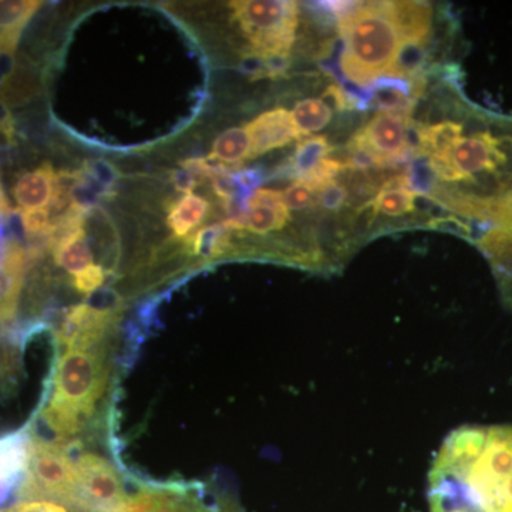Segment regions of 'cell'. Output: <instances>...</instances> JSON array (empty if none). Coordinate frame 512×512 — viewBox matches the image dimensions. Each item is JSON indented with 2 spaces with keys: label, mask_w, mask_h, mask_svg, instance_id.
Returning <instances> with one entry per match:
<instances>
[{
  "label": "cell",
  "mask_w": 512,
  "mask_h": 512,
  "mask_svg": "<svg viewBox=\"0 0 512 512\" xmlns=\"http://www.w3.org/2000/svg\"><path fill=\"white\" fill-rule=\"evenodd\" d=\"M430 512H512V424L450 431L427 477Z\"/></svg>",
  "instance_id": "6da1fadb"
},
{
  "label": "cell",
  "mask_w": 512,
  "mask_h": 512,
  "mask_svg": "<svg viewBox=\"0 0 512 512\" xmlns=\"http://www.w3.org/2000/svg\"><path fill=\"white\" fill-rule=\"evenodd\" d=\"M343 40L340 67L349 83L369 89L377 77L392 69L403 37L394 2H355L338 20Z\"/></svg>",
  "instance_id": "7a4b0ae2"
},
{
  "label": "cell",
  "mask_w": 512,
  "mask_h": 512,
  "mask_svg": "<svg viewBox=\"0 0 512 512\" xmlns=\"http://www.w3.org/2000/svg\"><path fill=\"white\" fill-rule=\"evenodd\" d=\"M252 53L266 57L289 55L298 29V3L286 0H245L229 3Z\"/></svg>",
  "instance_id": "3957f363"
},
{
  "label": "cell",
  "mask_w": 512,
  "mask_h": 512,
  "mask_svg": "<svg viewBox=\"0 0 512 512\" xmlns=\"http://www.w3.org/2000/svg\"><path fill=\"white\" fill-rule=\"evenodd\" d=\"M20 498L55 500L74 507L76 501V467L69 446L37 443L30 440L28 476Z\"/></svg>",
  "instance_id": "277c9868"
},
{
  "label": "cell",
  "mask_w": 512,
  "mask_h": 512,
  "mask_svg": "<svg viewBox=\"0 0 512 512\" xmlns=\"http://www.w3.org/2000/svg\"><path fill=\"white\" fill-rule=\"evenodd\" d=\"M73 460L74 467H76L74 510L80 512L116 511L127 498L123 477L120 476L116 467L107 458L96 453H79L77 458L73 456Z\"/></svg>",
  "instance_id": "5b68a950"
},
{
  "label": "cell",
  "mask_w": 512,
  "mask_h": 512,
  "mask_svg": "<svg viewBox=\"0 0 512 512\" xmlns=\"http://www.w3.org/2000/svg\"><path fill=\"white\" fill-rule=\"evenodd\" d=\"M410 127L412 121L409 116L379 111L357 131L349 146L369 151L382 167L400 164L414 154L410 146Z\"/></svg>",
  "instance_id": "8992f818"
},
{
  "label": "cell",
  "mask_w": 512,
  "mask_h": 512,
  "mask_svg": "<svg viewBox=\"0 0 512 512\" xmlns=\"http://www.w3.org/2000/svg\"><path fill=\"white\" fill-rule=\"evenodd\" d=\"M120 311L100 309L89 302L70 306L55 330L59 349H89L104 345Z\"/></svg>",
  "instance_id": "52a82bcc"
},
{
  "label": "cell",
  "mask_w": 512,
  "mask_h": 512,
  "mask_svg": "<svg viewBox=\"0 0 512 512\" xmlns=\"http://www.w3.org/2000/svg\"><path fill=\"white\" fill-rule=\"evenodd\" d=\"M504 140L491 131H476L451 148L448 160L463 178L464 184H476L478 175H497L508 163Z\"/></svg>",
  "instance_id": "ba28073f"
},
{
  "label": "cell",
  "mask_w": 512,
  "mask_h": 512,
  "mask_svg": "<svg viewBox=\"0 0 512 512\" xmlns=\"http://www.w3.org/2000/svg\"><path fill=\"white\" fill-rule=\"evenodd\" d=\"M28 254L18 239L9 238L0 259V330L16 318Z\"/></svg>",
  "instance_id": "9c48e42d"
},
{
  "label": "cell",
  "mask_w": 512,
  "mask_h": 512,
  "mask_svg": "<svg viewBox=\"0 0 512 512\" xmlns=\"http://www.w3.org/2000/svg\"><path fill=\"white\" fill-rule=\"evenodd\" d=\"M251 138L252 156L258 157L288 146L301 138L298 127L288 110L278 109L265 111L245 126Z\"/></svg>",
  "instance_id": "30bf717a"
},
{
  "label": "cell",
  "mask_w": 512,
  "mask_h": 512,
  "mask_svg": "<svg viewBox=\"0 0 512 512\" xmlns=\"http://www.w3.org/2000/svg\"><path fill=\"white\" fill-rule=\"evenodd\" d=\"M288 221L289 210L282 192L259 188L249 197L244 215L241 220L235 221V225L238 231L248 229L252 234L265 235L284 228Z\"/></svg>",
  "instance_id": "8fae6325"
},
{
  "label": "cell",
  "mask_w": 512,
  "mask_h": 512,
  "mask_svg": "<svg viewBox=\"0 0 512 512\" xmlns=\"http://www.w3.org/2000/svg\"><path fill=\"white\" fill-rule=\"evenodd\" d=\"M56 173L53 165L45 163L36 170L23 173L13 187V195L23 210L49 207L55 192Z\"/></svg>",
  "instance_id": "7c38bea8"
},
{
  "label": "cell",
  "mask_w": 512,
  "mask_h": 512,
  "mask_svg": "<svg viewBox=\"0 0 512 512\" xmlns=\"http://www.w3.org/2000/svg\"><path fill=\"white\" fill-rule=\"evenodd\" d=\"M416 197L410 190L404 174L390 178L379 188L375 200L370 201L369 208L373 215H386L390 218L404 217L416 211Z\"/></svg>",
  "instance_id": "4fadbf2b"
},
{
  "label": "cell",
  "mask_w": 512,
  "mask_h": 512,
  "mask_svg": "<svg viewBox=\"0 0 512 512\" xmlns=\"http://www.w3.org/2000/svg\"><path fill=\"white\" fill-rule=\"evenodd\" d=\"M42 2L0 0V55L15 53L20 35Z\"/></svg>",
  "instance_id": "5bb4252c"
},
{
  "label": "cell",
  "mask_w": 512,
  "mask_h": 512,
  "mask_svg": "<svg viewBox=\"0 0 512 512\" xmlns=\"http://www.w3.org/2000/svg\"><path fill=\"white\" fill-rule=\"evenodd\" d=\"M55 262L70 274L77 275L93 264V252L83 228L70 232L66 237L57 239L52 245Z\"/></svg>",
  "instance_id": "9a60e30c"
},
{
  "label": "cell",
  "mask_w": 512,
  "mask_h": 512,
  "mask_svg": "<svg viewBox=\"0 0 512 512\" xmlns=\"http://www.w3.org/2000/svg\"><path fill=\"white\" fill-rule=\"evenodd\" d=\"M210 211V204L200 195L187 194L180 201L174 202L168 214V227L175 237L185 238L204 221Z\"/></svg>",
  "instance_id": "2e32d148"
},
{
  "label": "cell",
  "mask_w": 512,
  "mask_h": 512,
  "mask_svg": "<svg viewBox=\"0 0 512 512\" xmlns=\"http://www.w3.org/2000/svg\"><path fill=\"white\" fill-rule=\"evenodd\" d=\"M461 137H464V127L458 121L446 120L429 127L420 126V154L447 156Z\"/></svg>",
  "instance_id": "e0dca14e"
},
{
  "label": "cell",
  "mask_w": 512,
  "mask_h": 512,
  "mask_svg": "<svg viewBox=\"0 0 512 512\" xmlns=\"http://www.w3.org/2000/svg\"><path fill=\"white\" fill-rule=\"evenodd\" d=\"M251 156L252 146L248 131L245 127H234L215 138L210 158L220 165H238Z\"/></svg>",
  "instance_id": "ac0fdd59"
},
{
  "label": "cell",
  "mask_w": 512,
  "mask_h": 512,
  "mask_svg": "<svg viewBox=\"0 0 512 512\" xmlns=\"http://www.w3.org/2000/svg\"><path fill=\"white\" fill-rule=\"evenodd\" d=\"M232 231L235 229L229 225L228 221L201 229L190 238L192 254L202 259L221 258L231 254L232 244L229 238Z\"/></svg>",
  "instance_id": "d6986e66"
},
{
  "label": "cell",
  "mask_w": 512,
  "mask_h": 512,
  "mask_svg": "<svg viewBox=\"0 0 512 512\" xmlns=\"http://www.w3.org/2000/svg\"><path fill=\"white\" fill-rule=\"evenodd\" d=\"M330 151L332 147L328 138L322 136L305 138L296 146L295 154L288 164L289 171L296 181L301 180L306 174L311 173L320 161L328 158Z\"/></svg>",
  "instance_id": "ffe728a7"
},
{
  "label": "cell",
  "mask_w": 512,
  "mask_h": 512,
  "mask_svg": "<svg viewBox=\"0 0 512 512\" xmlns=\"http://www.w3.org/2000/svg\"><path fill=\"white\" fill-rule=\"evenodd\" d=\"M291 114L301 136L323 130L332 120V109L322 99L298 101Z\"/></svg>",
  "instance_id": "44dd1931"
},
{
  "label": "cell",
  "mask_w": 512,
  "mask_h": 512,
  "mask_svg": "<svg viewBox=\"0 0 512 512\" xmlns=\"http://www.w3.org/2000/svg\"><path fill=\"white\" fill-rule=\"evenodd\" d=\"M407 184L414 194L431 195L436 190V175L430 167L429 157L424 154H417L412 164L407 168L406 174Z\"/></svg>",
  "instance_id": "7402d4cb"
},
{
  "label": "cell",
  "mask_w": 512,
  "mask_h": 512,
  "mask_svg": "<svg viewBox=\"0 0 512 512\" xmlns=\"http://www.w3.org/2000/svg\"><path fill=\"white\" fill-rule=\"evenodd\" d=\"M20 224L29 238L37 241H47L52 238L53 222L50 221L49 208L22 210L19 212Z\"/></svg>",
  "instance_id": "603a6c76"
},
{
  "label": "cell",
  "mask_w": 512,
  "mask_h": 512,
  "mask_svg": "<svg viewBox=\"0 0 512 512\" xmlns=\"http://www.w3.org/2000/svg\"><path fill=\"white\" fill-rule=\"evenodd\" d=\"M282 197L286 208L293 211L309 210L318 202V192L303 181H296L291 187L286 188L282 192Z\"/></svg>",
  "instance_id": "cb8c5ba5"
},
{
  "label": "cell",
  "mask_w": 512,
  "mask_h": 512,
  "mask_svg": "<svg viewBox=\"0 0 512 512\" xmlns=\"http://www.w3.org/2000/svg\"><path fill=\"white\" fill-rule=\"evenodd\" d=\"M109 275H111V272L104 271L103 266L92 265L80 274L74 275L73 285L76 291L93 295L106 282Z\"/></svg>",
  "instance_id": "d4e9b609"
},
{
  "label": "cell",
  "mask_w": 512,
  "mask_h": 512,
  "mask_svg": "<svg viewBox=\"0 0 512 512\" xmlns=\"http://www.w3.org/2000/svg\"><path fill=\"white\" fill-rule=\"evenodd\" d=\"M346 200H348V190L338 181H333L318 191V204L325 211H340Z\"/></svg>",
  "instance_id": "484cf974"
},
{
  "label": "cell",
  "mask_w": 512,
  "mask_h": 512,
  "mask_svg": "<svg viewBox=\"0 0 512 512\" xmlns=\"http://www.w3.org/2000/svg\"><path fill=\"white\" fill-rule=\"evenodd\" d=\"M322 100L328 103L330 109L338 111L360 109L359 103H357L355 97H353L348 90L343 89L340 84H332V86H329L328 89L325 90V93H323Z\"/></svg>",
  "instance_id": "4316f807"
},
{
  "label": "cell",
  "mask_w": 512,
  "mask_h": 512,
  "mask_svg": "<svg viewBox=\"0 0 512 512\" xmlns=\"http://www.w3.org/2000/svg\"><path fill=\"white\" fill-rule=\"evenodd\" d=\"M84 171L96 181L97 184L101 185L106 191H111L114 183L117 180V173L114 170L113 165L106 163L103 160L89 161L84 167Z\"/></svg>",
  "instance_id": "83f0119b"
},
{
  "label": "cell",
  "mask_w": 512,
  "mask_h": 512,
  "mask_svg": "<svg viewBox=\"0 0 512 512\" xmlns=\"http://www.w3.org/2000/svg\"><path fill=\"white\" fill-rule=\"evenodd\" d=\"M427 227L436 229V231L450 232L466 239H473V228L467 222L458 220L457 217H441L431 220Z\"/></svg>",
  "instance_id": "f1b7e54d"
},
{
  "label": "cell",
  "mask_w": 512,
  "mask_h": 512,
  "mask_svg": "<svg viewBox=\"0 0 512 512\" xmlns=\"http://www.w3.org/2000/svg\"><path fill=\"white\" fill-rule=\"evenodd\" d=\"M6 512H70L62 504L52 503V501L30 500L22 501L8 508Z\"/></svg>",
  "instance_id": "f546056e"
},
{
  "label": "cell",
  "mask_w": 512,
  "mask_h": 512,
  "mask_svg": "<svg viewBox=\"0 0 512 512\" xmlns=\"http://www.w3.org/2000/svg\"><path fill=\"white\" fill-rule=\"evenodd\" d=\"M262 60H264L265 76L268 77L284 76L291 66L289 55L266 56L262 57Z\"/></svg>",
  "instance_id": "4dcf8cb0"
},
{
  "label": "cell",
  "mask_w": 512,
  "mask_h": 512,
  "mask_svg": "<svg viewBox=\"0 0 512 512\" xmlns=\"http://www.w3.org/2000/svg\"><path fill=\"white\" fill-rule=\"evenodd\" d=\"M173 184L178 191H183L185 194H192L197 181H195V175L188 170L175 171L173 173Z\"/></svg>",
  "instance_id": "1f68e13d"
},
{
  "label": "cell",
  "mask_w": 512,
  "mask_h": 512,
  "mask_svg": "<svg viewBox=\"0 0 512 512\" xmlns=\"http://www.w3.org/2000/svg\"><path fill=\"white\" fill-rule=\"evenodd\" d=\"M9 212L8 200H6L5 194H3L2 185H0V215L5 217Z\"/></svg>",
  "instance_id": "d6a6232c"
}]
</instances>
